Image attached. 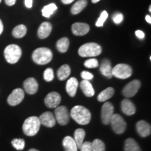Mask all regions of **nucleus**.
Wrapping results in <instances>:
<instances>
[{
  "label": "nucleus",
  "instance_id": "nucleus-47",
  "mask_svg": "<svg viewBox=\"0 0 151 151\" xmlns=\"http://www.w3.org/2000/svg\"><path fill=\"white\" fill-rule=\"evenodd\" d=\"M149 11L151 12V6H150V7H149Z\"/></svg>",
  "mask_w": 151,
  "mask_h": 151
},
{
  "label": "nucleus",
  "instance_id": "nucleus-20",
  "mask_svg": "<svg viewBox=\"0 0 151 151\" xmlns=\"http://www.w3.org/2000/svg\"><path fill=\"white\" fill-rule=\"evenodd\" d=\"M78 86V81L74 77H71L67 81L66 85V90L70 97H74L77 92Z\"/></svg>",
  "mask_w": 151,
  "mask_h": 151
},
{
  "label": "nucleus",
  "instance_id": "nucleus-11",
  "mask_svg": "<svg viewBox=\"0 0 151 151\" xmlns=\"http://www.w3.org/2000/svg\"><path fill=\"white\" fill-rule=\"evenodd\" d=\"M24 97V93L23 90L20 89V88H16L9 96L7 101L9 105L14 106L18 105L19 104L21 103Z\"/></svg>",
  "mask_w": 151,
  "mask_h": 151
},
{
  "label": "nucleus",
  "instance_id": "nucleus-18",
  "mask_svg": "<svg viewBox=\"0 0 151 151\" xmlns=\"http://www.w3.org/2000/svg\"><path fill=\"white\" fill-rule=\"evenodd\" d=\"M99 70L101 74L107 77L108 78H111L113 77V67L111 66V62L108 59L103 60L101 65H100Z\"/></svg>",
  "mask_w": 151,
  "mask_h": 151
},
{
  "label": "nucleus",
  "instance_id": "nucleus-10",
  "mask_svg": "<svg viewBox=\"0 0 151 151\" xmlns=\"http://www.w3.org/2000/svg\"><path fill=\"white\" fill-rule=\"evenodd\" d=\"M114 114V108L111 102H105L101 108V120L104 124H110L111 119Z\"/></svg>",
  "mask_w": 151,
  "mask_h": 151
},
{
  "label": "nucleus",
  "instance_id": "nucleus-32",
  "mask_svg": "<svg viewBox=\"0 0 151 151\" xmlns=\"http://www.w3.org/2000/svg\"><path fill=\"white\" fill-rule=\"evenodd\" d=\"M11 144L14 147L16 150H23L24 148V145H25V142L23 139H14V140L11 141Z\"/></svg>",
  "mask_w": 151,
  "mask_h": 151
},
{
  "label": "nucleus",
  "instance_id": "nucleus-16",
  "mask_svg": "<svg viewBox=\"0 0 151 151\" xmlns=\"http://www.w3.org/2000/svg\"><path fill=\"white\" fill-rule=\"evenodd\" d=\"M137 130L139 135L142 137H146L150 135L151 127L150 124L144 120H140L137 123Z\"/></svg>",
  "mask_w": 151,
  "mask_h": 151
},
{
  "label": "nucleus",
  "instance_id": "nucleus-27",
  "mask_svg": "<svg viewBox=\"0 0 151 151\" xmlns=\"http://www.w3.org/2000/svg\"><path fill=\"white\" fill-rule=\"evenodd\" d=\"M86 137V132L81 128H78L74 132V141L76 143L77 148H80L81 145L84 142V139Z\"/></svg>",
  "mask_w": 151,
  "mask_h": 151
},
{
  "label": "nucleus",
  "instance_id": "nucleus-30",
  "mask_svg": "<svg viewBox=\"0 0 151 151\" xmlns=\"http://www.w3.org/2000/svg\"><path fill=\"white\" fill-rule=\"evenodd\" d=\"M69 46V39L67 37H63L60 39L57 42V48L60 52H66Z\"/></svg>",
  "mask_w": 151,
  "mask_h": 151
},
{
  "label": "nucleus",
  "instance_id": "nucleus-17",
  "mask_svg": "<svg viewBox=\"0 0 151 151\" xmlns=\"http://www.w3.org/2000/svg\"><path fill=\"white\" fill-rule=\"evenodd\" d=\"M122 111L127 116H132L136 113L135 105L128 99H124L121 102Z\"/></svg>",
  "mask_w": 151,
  "mask_h": 151
},
{
  "label": "nucleus",
  "instance_id": "nucleus-6",
  "mask_svg": "<svg viewBox=\"0 0 151 151\" xmlns=\"http://www.w3.org/2000/svg\"><path fill=\"white\" fill-rule=\"evenodd\" d=\"M113 76L120 79L129 78L132 75V69L129 65L126 64H118L113 68Z\"/></svg>",
  "mask_w": 151,
  "mask_h": 151
},
{
  "label": "nucleus",
  "instance_id": "nucleus-31",
  "mask_svg": "<svg viewBox=\"0 0 151 151\" xmlns=\"http://www.w3.org/2000/svg\"><path fill=\"white\" fill-rule=\"evenodd\" d=\"M92 151H105V144L99 139H94L92 143Z\"/></svg>",
  "mask_w": 151,
  "mask_h": 151
},
{
  "label": "nucleus",
  "instance_id": "nucleus-14",
  "mask_svg": "<svg viewBox=\"0 0 151 151\" xmlns=\"http://www.w3.org/2000/svg\"><path fill=\"white\" fill-rule=\"evenodd\" d=\"M71 30L76 36H84L89 32L90 26L83 22H76L73 24Z\"/></svg>",
  "mask_w": 151,
  "mask_h": 151
},
{
  "label": "nucleus",
  "instance_id": "nucleus-41",
  "mask_svg": "<svg viewBox=\"0 0 151 151\" xmlns=\"http://www.w3.org/2000/svg\"><path fill=\"white\" fill-rule=\"evenodd\" d=\"M5 2L8 6H13L16 2V0H5Z\"/></svg>",
  "mask_w": 151,
  "mask_h": 151
},
{
  "label": "nucleus",
  "instance_id": "nucleus-24",
  "mask_svg": "<svg viewBox=\"0 0 151 151\" xmlns=\"http://www.w3.org/2000/svg\"><path fill=\"white\" fill-rule=\"evenodd\" d=\"M88 5V1L87 0H78L72 6L71 9V14L73 15H76L80 14L83 9L86 8Z\"/></svg>",
  "mask_w": 151,
  "mask_h": 151
},
{
  "label": "nucleus",
  "instance_id": "nucleus-22",
  "mask_svg": "<svg viewBox=\"0 0 151 151\" xmlns=\"http://www.w3.org/2000/svg\"><path fill=\"white\" fill-rule=\"evenodd\" d=\"M63 146L65 151H78L76 143L72 137L67 136L63 139Z\"/></svg>",
  "mask_w": 151,
  "mask_h": 151
},
{
  "label": "nucleus",
  "instance_id": "nucleus-5",
  "mask_svg": "<svg viewBox=\"0 0 151 151\" xmlns=\"http://www.w3.org/2000/svg\"><path fill=\"white\" fill-rule=\"evenodd\" d=\"M4 54L7 62L10 64H16L21 58L22 50L18 45L11 44L6 47Z\"/></svg>",
  "mask_w": 151,
  "mask_h": 151
},
{
  "label": "nucleus",
  "instance_id": "nucleus-34",
  "mask_svg": "<svg viewBox=\"0 0 151 151\" xmlns=\"http://www.w3.org/2000/svg\"><path fill=\"white\" fill-rule=\"evenodd\" d=\"M109 15L108 13L106 11H104L102 13H101V15H100V17L98 18L97 22H96V26L97 27H102L104 25V23L106 21L107 18H108Z\"/></svg>",
  "mask_w": 151,
  "mask_h": 151
},
{
  "label": "nucleus",
  "instance_id": "nucleus-21",
  "mask_svg": "<svg viewBox=\"0 0 151 151\" xmlns=\"http://www.w3.org/2000/svg\"><path fill=\"white\" fill-rule=\"evenodd\" d=\"M80 87L81 90H82V91L83 92L84 94L86 96V97H91L92 96H94V88L89 81L83 80L80 83Z\"/></svg>",
  "mask_w": 151,
  "mask_h": 151
},
{
  "label": "nucleus",
  "instance_id": "nucleus-39",
  "mask_svg": "<svg viewBox=\"0 0 151 151\" xmlns=\"http://www.w3.org/2000/svg\"><path fill=\"white\" fill-rule=\"evenodd\" d=\"M135 35L138 38H139V39H143V38H144V37H145L144 32L141 31V30H137V31H136V32H135Z\"/></svg>",
  "mask_w": 151,
  "mask_h": 151
},
{
  "label": "nucleus",
  "instance_id": "nucleus-35",
  "mask_svg": "<svg viewBox=\"0 0 151 151\" xmlns=\"http://www.w3.org/2000/svg\"><path fill=\"white\" fill-rule=\"evenodd\" d=\"M85 67L87 68H89V69H92V68H97L99 65V62L98 60L95 58H91L86 60L84 63Z\"/></svg>",
  "mask_w": 151,
  "mask_h": 151
},
{
  "label": "nucleus",
  "instance_id": "nucleus-23",
  "mask_svg": "<svg viewBox=\"0 0 151 151\" xmlns=\"http://www.w3.org/2000/svg\"><path fill=\"white\" fill-rule=\"evenodd\" d=\"M115 93V90L113 88H108L102 92H100L99 95L97 96L98 101L100 102H104V101H107L109 99H111L113 97V94Z\"/></svg>",
  "mask_w": 151,
  "mask_h": 151
},
{
  "label": "nucleus",
  "instance_id": "nucleus-19",
  "mask_svg": "<svg viewBox=\"0 0 151 151\" xmlns=\"http://www.w3.org/2000/svg\"><path fill=\"white\" fill-rule=\"evenodd\" d=\"M52 24L48 22H43L38 29V37L39 39H44L50 35L52 31Z\"/></svg>",
  "mask_w": 151,
  "mask_h": 151
},
{
  "label": "nucleus",
  "instance_id": "nucleus-48",
  "mask_svg": "<svg viewBox=\"0 0 151 151\" xmlns=\"http://www.w3.org/2000/svg\"><path fill=\"white\" fill-rule=\"evenodd\" d=\"M1 0H0V3H1Z\"/></svg>",
  "mask_w": 151,
  "mask_h": 151
},
{
  "label": "nucleus",
  "instance_id": "nucleus-7",
  "mask_svg": "<svg viewBox=\"0 0 151 151\" xmlns=\"http://www.w3.org/2000/svg\"><path fill=\"white\" fill-rule=\"evenodd\" d=\"M110 124H111L113 131L118 134H121L124 133L126 130V127H127V123L124 121V119L117 113L113 115L112 118L111 119Z\"/></svg>",
  "mask_w": 151,
  "mask_h": 151
},
{
  "label": "nucleus",
  "instance_id": "nucleus-42",
  "mask_svg": "<svg viewBox=\"0 0 151 151\" xmlns=\"http://www.w3.org/2000/svg\"><path fill=\"white\" fill-rule=\"evenodd\" d=\"M62 2L65 4H70L71 3H72L74 0H61Z\"/></svg>",
  "mask_w": 151,
  "mask_h": 151
},
{
  "label": "nucleus",
  "instance_id": "nucleus-44",
  "mask_svg": "<svg viewBox=\"0 0 151 151\" xmlns=\"http://www.w3.org/2000/svg\"><path fill=\"white\" fill-rule=\"evenodd\" d=\"M146 20L147 22H148L149 24H151V17L150 16H146Z\"/></svg>",
  "mask_w": 151,
  "mask_h": 151
},
{
  "label": "nucleus",
  "instance_id": "nucleus-33",
  "mask_svg": "<svg viewBox=\"0 0 151 151\" xmlns=\"http://www.w3.org/2000/svg\"><path fill=\"white\" fill-rule=\"evenodd\" d=\"M43 78L46 81L50 82L54 79V72L51 68H48L43 73Z\"/></svg>",
  "mask_w": 151,
  "mask_h": 151
},
{
  "label": "nucleus",
  "instance_id": "nucleus-4",
  "mask_svg": "<svg viewBox=\"0 0 151 151\" xmlns=\"http://www.w3.org/2000/svg\"><path fill=\"white\" fill-rule=\"evenodd\" d=\"M102 52L101 46L96 43H87L78 49V54L83 58H92L99 55Z\"/></svg>",
  "mask_w": 151,
  "mask_h": 151
},
{
  "label": "nucleus",
  "instance_id": "nucleus-15",
  "mask_svg": "<svg viewBox=\"0 0 151 151\" xmlns=\"http://www.w3.org/2000/svg\"><path fill=\"white\" fill-rule=\"evenodd\" d=\"M23 86L25 92L29 94H35L37 93L39 88L37 81L34 78H29L24 81Z\"/></svg>",
  "mask_w": 151,
  "mask_h": 151
},
{
  "label": "nucleus",
  "instance_id": "nucleus-25",
  "mask_svg": "<svg viewBox=\"0 0 151 151\" xmlns=\"http://www.w3.org/2000/svg\"><path fill=\"white\" fill-rule=\"evenodd\" d=\"M71 74V68L68 65H64L58 69V77L60 81H65Z\"/></svg>",
  "mask_w": 151,
  "mask_h": 151
},
{
  "label": "nucleus",
  "instance_id": "nucleus-36",
  "mask_svg": "<svg viewBox=\"0 0 151 151\" xmlns=\"http://www.w3.org/2000/svg\"><path fill=\"white\" fill-rule=\"evenodd\" d=\"M81 151H92V142L90 141H86L83 143L81 146Z\"/></svg>",
  "mask_w": 151,
  "mask_h": 151
},
{
  "label": "nucleus",
  "instance_id": "nucleus-26",
  "mask_svg": "<svg viewBox=\"0 0 151 151\" xmlns=\"http://www.w3.org/2000/svg\"><path fill=\"white\" fill-rule=\"evenodd\" d=\"M124 151H141V149L134 139L129 138L124 142Z\"/></svg>",
  "mask_w": 151,
  "mask_h": 151
},
{
  "label": "nucleus",
  "instance_id": "nucleus-13",
  "mask_svg": "<svg viewBox=\"0 0 151 151\" xmlns=\"http://www.w3.org/2000/svg\"><path fill=\"white\" fill-rule=\"evenodd\" d=\"M39 118L40 120L41 124H43L47 127H53L56 124L55 118L50 111H46L42 113Z\"/></svg>",
  "mask_w": 151,
  "mask_h": 151
},
{
  "label": "nucleus",
  "instance_id": "nucleus-8",
  "mask_svg": "<svg viewBox=\"0 0 151 151\" xmlns=\"http://www.w3.org/2000/svg\"><path fill=\"white\" fill-rule=\"evenodd\" d=\"M55 118L56 121L61 125H66L69 121V112L65 106L56 107L55 110Z\"/></svg>",
  "mask_w": 151,
  "mask_h": 151
},
{
  "label": "nucleus",
  "instance_id": "nucleus-28",
  "mask_svg": "<svg viewBox=\"0 0 151 151\" xmlns=\"http://www.w3.org/2000/svg\"><path fill=\"white\" fill-rule=\"evenodd\" d=\"M57 9H58L57 6L55 4L52 3L48 5L45 6L42 9V10H41V12H42V15L44 17H46V18H50L57 11Z\"/></svg>",
  "mask_w": 151,
  "mask_h": 151
},
{
  "label": "nucleus",
  "instance_id": "nucleus-9",
  "mask_svg": "<svg viewBox=\"0 0 151 151\" xmlns=\"http://www.w3.org/2000/svg\"><path fill=\"white\" fill-rule=\"evenodd\" d=\"M140 88V81L134 80L124 87L123 90H122V94L126 97H132L137 93Z\"/></svg>",
  "mask_w": 151,
  "mask_h": 151
},
{
  "label": "nucleus",
  "instance_id": "nucleus-43",
  "mask_svg": "<svg viewBox=\"0 0 151 151\" xmlns=\"http://www.w3.org/2000/svg\"><path fill=\"white\" fill-rule=\"evenodd\" d=\"M3 29H4L3 23H2V22H1V20H0V35H1V33H2Z\"/></svg>",
  "mask_w": 151,
  "mask_h": 151
},
{
  "label": "nucleus",
  "instance_id": "nucleus-46",
  "mask_svg": "<svg viewBox=\"0 0 151 151\" xmlns=\"http://www.w3.org/2000/svg\"><path fill=\"white\" fill-rule=\"evenodd\" d=\"M29 151H39V150H37V149H34V148H32V149H30V150H29Z\"/></svg>",
  "mask_w": 151,
  "mask_h": 151
},
{
  "label": "nucleus",
  "instance_id": "nucleus-1",
  "mask_svg": "<svg viewBox=\"0 0 151 151\" xmlns=\"http://www.w3.org/2000/svg\"><path fill=\"white\" fill-rule=\"evenodd\" d=\"M70 116L77 123L82 125L88 124L91 120V113L83 106H75L71 110Z\"/></svg>",
  "mask_w": 151,
  "mask_h": 151
},
{
  "label": "nucleus",
  "instance_id": "nucleus-29",
  "mask_svg": "<svg viewBox=\"0 0 151 151\" xmlns=\"http://www.w3.org/2000/svg\"><path fill=\"white\" fill-rule=\"evenodd\" d=\"M27 33V27L24 24H19L13 30V36L17 39H20L24 37Z\"/></svg>",
  "mask_w": 151,
  "mask_h": 151
},
{
  "label": "nucleus",
  "instance_id": "nucleus-40",
  "mask_svg": "<svg viewBox=\"0 0 151 151\" xmlns=\"http://www.w3.org/2000/svg\"><path fill=\"white\" fill-rule=\"evenodd\" d=\"M32 3L33 0H24V4H25V6L28 9H30L32 7Z\"/></svg>",
  "mask_w": 151,
  "mask_h": 151
},
{
  "label": "nucleus",
  "instance_id": "nucleus-45",
  "mask_svg": "<svg viewBox=\"0 0 151 151\" xmlns=\"http://www.w3.org/2000/svg\"><path fill=\"white\" fill-rule=\"evenodd\" d=\"M100 0H92V2L94 3V4H96L97 2H99Z\"/></svg>",
  "mask_w": 151,
  "mask_h": 151
},
{
  "label": "nucleus",
  "instance_id": "nucleus-38",
  "mask_svg": "<svg viewBox=\"0 0 151 151\" xmlns=\"http://www.w3.org/2000/svg\"><path fill=\"white\" fill-rule=\"evenodd\" d=\"M81 76L83 78V80H87V81H90L91 79L93 78L94 76L92 73H91L89 71H82L81 73Z\"/></svg>",
  "mask_w": 151,
  "mask_h": 151
},
{
  "label": "nucleus",
  "instance_id": "nucleus-3",
  "mask_svg": "<svg viewBox=\"0 0 151 151\" xmlns=\"http://www.w3.org/2000/svg\"><path fill=\"white\" fill-rule=\"evenodd\" d=\"M41 127V122L37 116L29 117L24 120L22 129L24 134L28 137H33L37 134Z\"/></svg>",
  "mask_w": 151,
  "mask_h": 151
},
{
  "label": "nucleus",
  "instance_id": "nucleus-12",
  "mask_svg": "<svg viewBox=\"0 0 151 151\" xmlns=\"http://www.w3.org/2000/svg\"><path fill=\"white\" fill-rule=\"evenodd\" d=\"M45 104L50 109H54L58 107L61 102L60 94L56 92H51L47 94L44 99Z\"/></svg>",
  "mask_w": 151,
  "mask_h": 151
},
{
  "label": "nucleus",
  "instance_id": "nucleus-2",
  "mask_svg": "<svg viewBox=\"0 0 151 151\" xmlns=\"http://www.w3.org/2000/svg\"><path fill=\"white\" fill-rule=\"evenodd\" d=\"M52 59V52L48 48H39L32 53V60L35 63L40 65H46Z\"/></svg>",
  "mask_w": 151,
  "mask_h": 151
},
{
  "label": "nucleus",
  "instance_id": "nucleus-37",
  "mask_svg": "<svg viewBox=\"0 0 151 151\" xmlns=\"http://www.w3.org/2000/svg\"><path fill=\"white\" fill-rule=\"evenodd\" d=\"M123 18H124L123 15L120 14V13H116V14H115L113 16V22L117 24L121 23L122 20H123Z\"/></svg>",
  "mask_w": 151,
  "mask_h": 151
}]
</instances>
